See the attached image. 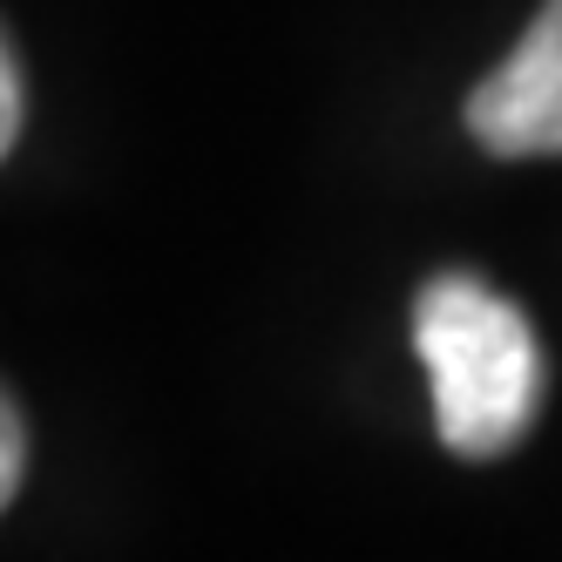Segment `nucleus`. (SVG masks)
Listing matches in <instances>:
<instances>
[{
	"label": "nucleus",
	"mask_w": 562,
	"mask_h": 562,
	"mask_svg": "<svg viewBox=\"0 0 562 562\" xmlns=\"http://www.w3.org/2000/svg\"><path fill=\"white\" fill-rule=\"evenodd\" d=\"M21 136V61L0 55V149H14Z\"/></svg>",
	"instance_id": "nucleus-4"
},
{
	"label": "nucleus",
	"mask_w": 562,
	"mask_h": 562,
	"mask_svg": "<svg viewBox=\"0 0 562 562\" xmlns=\"http://www.w3.org/2000/svg\"><path fill=\"white\" fill-rule=\"evenodd\" d=\"M468 130L488 156H562V0H542L515 55L474 89Z\"/></svg>",
	"instance_id": "nucleus-2"
},
{
	"label": "nucleus",
	"mask_w": 562,
	"mask_h": 562,
	"mask_svg": "<svg viewBox=\"0 0 562 562\" xmlns=\"http://www.w3.org/2000/svg\"><path fill=\"white\" fill-rule=\"evenodd\" d=\"M21 468H27V434H21V407H0V502L21 495Z\"/></svg>",
	"instance_id": "nucleus-3"
},
{
	"label": "nucleus",
	"mask_w": 562,
	"mask_h": 562,
	"mask_svg": "<svg viewBox=\"0 0 562 562\" xmlns=\"http://www.w3.org/2000/svg\"><path fill=\"white\" fill-rule=\"evenodd\" d=\"M414 346L434 380V427L454 454L495 461L536 420L542 352L536 333L502 292L448 271L414 299Z\"/></svg>",
	"instance_id": "nucleus-1"
}]
</instances>
